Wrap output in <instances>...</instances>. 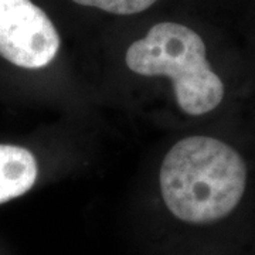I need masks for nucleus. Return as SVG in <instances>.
I'll use <instances>...</instances> for the list:
<instances>
[{"mask_svg":"<svg viewBox=\"0 0 255 255\" xmlns=\"http://www.w3.org/2000/svg\"><path fill=\"white\" fill-rule=\"evenodd\" d=\"M74 3L104 10L112 14H136L150 7L156 0H73Z\"/></svg>","mask_w":255,"mask_h":255,"instance_id":"nucleus-5","label":"nucleus"},{"mask_svg":"<svg viewBox=\"0 0 255 255\" xmlns=\"http://www.w3.org/2000/svg\"><path fill=\"white\" fill-rule=\"evenodd\" d=\"M132 73L169 77L180 110L193 117L214 111L224 98V84L207 61L206 44L194 30L173 21L157 23L127 51Z\"/></svg>","mask_w":255,"mask_h":255,"instance_id":"nucleus-2","label":"nucleus"},{"mask_svg":"<svg viewBox=\"0 0 255 255\" xmlns=\"http://www.w3.org/2000/svg\"><path fill=\"white\" fill-rule=\"evenodd\" d=\"M34 155L16 145H0V204L26 194L37 180Z\"/></svg>","mask_w":255,"mask_h":255,"instance_id":"nucleus-4","label":"nucleus"},{"mask_svg":"<svg viewBox=\"0 0 255 255\" xmlns=\"http://www.w3.org/2000/svg\"><path fill=\"white\" fill-rule=\"evenodd\" d=\"M247 187V166L234 147L216 137L179 140L164 156L160 191L176 219L210 224L230 216Z\"/></svg>","mask_w":255,"mask_h":255,"instance_id":"nucleus-1","label":"nucleus"},{"mask_svg":"<svg viewBox=\"0 0 255 255\" xmlns=\"http://www.w3.org/2000/svg\"><path fill=\"white\" fill-rule=\"evenodd\" d=\"M60 36L31 0H0V55L21 68H44L55 58Z\"/></svg>","mask_w":255,"mask_h":255,"instance_id":"nucleus-3","label":"nucleus"}]
</instances>
